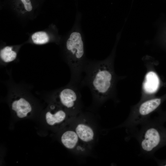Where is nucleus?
I'll list each match as a JSON object with an SVG mask.
<instances>
[{"label":"nucleus","instance_id":"5","mask_svg":"<svg viewBox=\"0 0 166 166\" xmlns=\"http://www.w3.org/2000/svg\"><path fill=\"white\" fill-rule=\"evenodd\" d=\"M10 105L11 110L18 118H24L32 114L34 109L32 104L26 96L21 94H13Z\"/></svg>","mask_w":166,"mask_h":166},{"label":"nucleus","instance_id":"13","mask_svg":"<svg viewBox=\"0 0 166 166\" xmlns=\"http://www.w3.org/2000/svg\"><path fill=\"white\" fill-rule=\"evenodd\" d=\"M158 117L164 122H166V112L160 113Z\"/></svg>","mask_w":166,"mask_h":166},{"label":"nucleus","instance_id":"7","mask_svg":"<svg viewBox=\"0 0 166 166\" xmlns=\"http://www.w3.org/2000/svg\"><path fill=\"white\" fill-rule=\"evenodd\" d=\"M74 130L81 141L84 144H89L93 141L95 138L94 130L89 124L83 122L77 123Z\"/></svg>","mask_w":166,"mask_h":166},{"label":"nucleus","instance_id":"4","mask_svg":"<svg viewBox=\"0 0 166 166\" xmlns=\"http://www.w3.org/2000/svg\"><path fill=\"white\" fill-rule=\"evenodd\" d=\"M80 89L77 87L68 84L55 91L53 95V101L71 114L80 109Z\"/></svg>","mask_w":166,"mask_h":166},{"label":"nucleus","instance_id":"9","mask_svg":"<svg viewBox=\"0 0 166 166\" xmlns=\"http://www.w3.org/2000/svg\"><path fill=\"white\" fill-rule=\"evenodd\" d=\"M160 85V80L156 74L150 71L146 74L143 84L144 89L146 93L152 94L156 91Z\"/></svg>","mask_w":166,"mask_h":166},{"label":"nucleus","instance_id":"2","mask_svg":"<svg viewBox=\"0 0 166 166\" xmlns=\"http://www.w3.org/2000/svg\"><path fill=\"white\" fill-rule=\"evenodd\" d=\"M164 123L158 117L149 118L140 125L139 130L133 133L139 144L140 155L147 158H153L156 151L166 145Z\"/></svg>","mask_w":166,"mask_h":166},{"label":"nucleus","instance_id":"11","mask_svg":"<svg viewBox=\"0 0 166 166\" xmlns=\"http://www.w3.org/2000/svg\"><path fill=\"white\" fill-rule=\"evenodd\" d=\"M31 38L33 43L38 45L46 44L49 40V38L47 33L43 31L34 33L32 35Z\"/></svg>","mask_w":166,"mask_h":166},{"label":"nucleus","instance_id":"1","mask_svg":"<svg viewBox=\"0 0 166 166\" xmlns=\"http://www.w3.org/2000/svg\"><path fill=\"white\" fill-rule=\"evenodd\" d=\"M112 66L108 60H88L85 67V75L81 81V88L88 87L97 104H102L113 93L116 77Z\"/></svg>","mask_w":166,"mask_h":166},{"label":"nucleus","instance_id":"3","mask_svg":"<svg viewBox=\"0 0 166 166\" xmlns=\"http://www.w3.org/2000/svg\"><path fill=\"white\" fill-rule=\"evenodd\" d=\"M64 51L66 61L71 72L68 84L81 89L82 74L88 60L85 57L84 43L79 31L75 30L71 33L66 41Z\"/></svg>","mask_w":166,"mask_h":166},{"label":"nucleus","instance_id":"12","mask_svg":"<svg viewBox=\"0 0 166 166\" xmlns=\"http://www.w3.org/2000/svg\"><path fill=\"white\" fill-rule=\"evenodd\" d=\"M23 6L25 10L28 12L32 11L33 7L30 0H18Z\"/></svg>","mask_w":166,"mask_h":166},{"label":"nucleus","instance_id":"6","mask_svg":"<svg viewBox=\"0 0 166 166\" xmlns=\"http://www.w3.org/2000/svg\"><path fill=\"white\" fill-rule=\"evenodd\" d=\"M70 113L59 104L53 101L49 106L45 115L47 124L51 126H57L66 122Z\"/></svg>","mask_w":166,"mask_h":166},{"label":"nucleus","instance_id":"8","mask_svg":"<svg viewBox=\"0 0 166 166\" xmlns=\"http://www.w3.org/2000/svg\"><path fill=\"white\" fill-rule=\"evenodd\" d=\"M61 141L66 148L74 150L79 147L81 141L74 130L69 129L64 132L61 136Z\"/></svg>","mask_w":166,"mask_h":166},{"label":"nucleus","instance_id":"10","mask_svg":"<svg viewBox=\"0 0 166 166\" xmlns=\"http://www.w3.org/2000/svg\"><path fill=\"white\" fill-rule=\"evenodd\" d=\"M16 52L13 49V47L6 46L0 50V57L2 61L5 63L11 62L15 59Z\"/></svg>","mask_w":166,"mask_h":166}]
</instances>
